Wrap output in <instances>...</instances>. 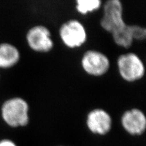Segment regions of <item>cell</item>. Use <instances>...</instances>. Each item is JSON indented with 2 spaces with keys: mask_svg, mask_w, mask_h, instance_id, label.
I'll return each instance as SVG.
<instances>
[{
  "mask_svg": "<svg viewBox=\"0 0 146 146\" xmlns=\"http://www.w3.org/2000/svg\"><path fill=\"white\" fill-rule=\"evenodd\" d=\"M76 3L77 11L82 15L98 11L102 6L100 0H77Z\"/></svg>",
  "mask_w": 146,
  "mask_h": 146,
  "instance_id": "obj_11",
  "label": "cell"
},
{
  "mask_svg": "<svg viewBox=\"0 0 146 146\" xmlns=\"http://www.w3.org/2000/svg\"><path fill=\"white\" fill-rule=\"evenodd\" d=\"M86 125L93 133L104 135L110 131L112 119L110 114L102 108H95L90 111L86 117Z\"/></svg>",
  "mask_w": 146,
  "mask_h": 146,
  "instance_id": "obj_7",
  "label": "cell"
},
{
  "mask_svg": "<svg viewBox=\"0 0 146 146\" xmlns=\"http://www.w3.org/2000/svg\"><path fill=\"white\" fill-rule=\"evenodd\" d=\"M129 29L133 40H144L146 37V29L136 25H129Z\"/></svg>",
  "mask_w": 146,
  "mask_h": 146,
  "instance_id": "obj_12",
  "label": "cell"
},
{
  "mask_svg": "<svg viewBox=\"0 0 146 146\" xmlns=\"http://www.w3.org/2000/svg\"><path fill=\"white\" fill-rule=\"evenodd\" d=\"M102 28L110 33L125 27L123 6L119 0H108L104 5V15L100 21Z\"/></svg>",
  "mask_w": 146,
  "mask_h": 146,
  "instance_id": "obj_3",
  "label": "cell"
},
{
  "mask_svg": "<svg viewBox=\"0 0 146 146\" xmlns=\"http://www.w3.org/2000/svg\"><path fill=\"white\" fill-rule=\"evenodd\" d=\"M20 59V52L15 46L7 42L0 43V68H11Z\"/></svg>",
  "mask_w": 146,
  "mask_h": 146,
  "instance_id": "obj_9",
  "label": "cell"
},
{
  "mask_svg": "<svg viewBox=\"0 0 146 146\" xmlns=\"http://www.w3.org/2000/svg\"><path fill=\"white\" fill-rule=\"evenodd\" d=\"M26 40L29 46L37 52H48L54 47L51 32L43 25H36L29 29L26 34Z\"/></svg>",
  "mask_w": 146,
  "mask_h": 146,
  "instance_id": "obj_6",
  "label": "cell"
},
{
  "mask_svg": "<svg viewBox=\"0 0 146 146\" xmlns=\"http://www.w3.org/2000/svg\"><path fill=\"white\" fill-rule=\"evenodd\" d=\"M111 35L114 42L119 46L127 49L131 47L133 44V39L131 35L129 25L113 32Z\"/></svg>",
  "mask_w": 146,
  "mask_h": 146,
  "instance_id": "obj_10",
  "label": "cell"
},
{
  "mask_svg": "<svg viewBox=\"0 0 146 146\" xmlns=\"http://www.w3.org/2000/svg\"><path fill=\"white\" fill-rule=\"evenodd\" d=\"M0 146H17L12 141L9 139H3L0 141Z\"/></svg>",
  "mask_w": 146,
  "mask_h": 146,
  "instance_id": "obj_13",
  "label": "cell"
},
{
  "mask_svg": "<svg viewBox=\"0 0 146 146\" xmlns=\"http://www.w3.org/2000/svg\"><path fill=\"white\" fill-rule=\"evenodd\" d=\"M118 71L122 78L129 82L141 79L145 74V66L140 57L133 52L122 54L117 60Z\"/></svg>",
  "mask_w": 146,
  "mask_h": 146,
  "instance_id": "obj_2",
  "label": "cell"
},
{
  "mask_svg": "<svg viewBox=\"0 0 146 146\" xmlns=\"http://www.w3.org/2000/svg\"><path fill=\"white\" fill-rule=\"evenodd\" d=\"M29 106L27 101L20 97H13L2 104L1 116L7 124L12 127H24L29 122Z\"/></svg>",
  "mask_w": 146,
  "mask_h": 146,
  "instance_id": "obj_1",
  "label": "cell"
},
{
  "mask_svg": "<svg viewBox=\"0 0 146 146\" xmlns=\"http://www.w3.org/2000/svg\"><path fill=\"white\" fill-rule=\"evenodd\" d=\"M121 124L127 133L131 135H141L146 129V117L142 110L133 108L123 113Z\"/></svg>",
  "mask_w": 146,
  "mask_h": 146,
  "instance_id": "obj_8",
  "label": "cell"
},
{
  "mask_svg": "<svg viewBox=\"0 0 146 146\" xmlns=\"http://www.w3.org/2000/svg\"><path fill=\"white\" fill-rule=\"evenodd\" d=\"M60 37L67 47L76 48L83 45L87 39V34L83 24L72 19L64 23L59 29Z\"/></svg>",
  "mask_w": 146,
  "mask_h": 146,
  "instance_id": "obj_4",
  "label": "cell"
},
{
  "mask_svg": "<svg viewBox=\"0 0 146 146\" xmlns=\"http://www.w3.org/2000/svg\"><path fill=\"white\" fill-rule=\"evenodd\" d=\"M81 65L88 74L99 77L108 72L110 63L108 57L102 52L95 50H88L84 53L82 58Z\"/></svg>",
  "mask_w": 146,
  "mask_h": 146,
  "instance_id": "obj_5",
  "label": "cell"
}]
</instances>
